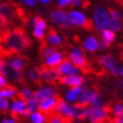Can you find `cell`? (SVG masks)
Listing matches in <instances>:
<instances>
[{
	"instance_id": "6da1fadb",
	"label": "cell",
	"mask_w": 123,
	"mask_h": 123,
	"mask_svg": "<svg viewBox=\"0 0 123 123\" xmlns=\"http://www.w3.org/2000/svg\"><path fill=\"white\" fill-rule=\"evenodd\" d=\"M32 46V40L22 27H14L0 34V57L9 58L21 54Z\"/></svg>"
},
{
	"instance_id": "7a4b0ae2",
	"label": "cell",
	"mask_w": 123,
	"mask_h": 123,
	"mask_svg": "<svg viewBox=\"0 0 123 123\" xmlns=\"http://www.w3.org/2000/svg\"><path fill=\"white\" fill-rule=\"evenodd\" d=\"M68 47L71 48V51L68 53L66 52V58H68L71 62L80 69L84 74L93 73V65H92L86 58L83 47H76L68 44Z\"/></svg>"
},
{
	"instance_id": "3957f363",
	"label": "cell",
	"mask_w": 123,
	"mask_h": 123,
	"mask_svg": "<svg viewBox=\"0 0 123 123\" xmlns=\"http://www.w3.org/2000/svg\"><path fill=\"white\" fill-rule=\"evenodd\" d=\"M112 112V107L107 104L102 107H92L86 108V119L90 123H103L107 122L109 114Z\"/></svg>"
},
{
	"instance_id": "277c9868",
	"label": "cell",
	"mask_w": 123,
	"mask_h": 123,
	"mask_svg": "<svg viewBox=\"0 0 123 123\" xmlns=\"http://www.w3.org/2000/svg\"><path fill=\"white\" fill-rule=\"evenodd\" d=\"M0 73L11 82L19 83V84H26L25 77L23 75V72L18 71L12 67L9 62H7L4 58L0 57Z\"/></svg>"
},
{
	"instance_id": "5b68a950",
	"label": "cell",
	"mask_w": 123,
	"mask_h": 123,
	"mask_svg": "<svg viewBox=\"0 0 123 123\" xmlns=\"http://www.w3.org/2000/svg\"><path fill=\"white\" fill-rule=\"evenodd\" d=\"M19 4L14 2L13 0H0V15L4 16L11 23H15L19 21L17 14V8Z\"/></svg>"
},
{
	"instance_id": "8992f818",
	"label": "cell",
	"mask_w": 123,
	"mask_h": 123,
	"mask_svg": "<svg viewBox=\"0 0 123 123\" xmlns=\"http://www.w3.org/2000/svg\"><path fill=\"white\" fill-rule=\"evenodd\" d=\"M95 62L103 67L106 71L110 72L114 76L119 75V70L117 68V63H116L115 57L111 54H106V55H100L95 58Z\"/></svg>"
},
{
	"instance_id": "52a82bcc",
	"label": "cell",
	"mask_w": 123,
	"mask_h": 123,
	"mask_svg": "<svg viewBox=\"0 0 123 123\" xmlns=\"http://www.w3.org/2000/svg\"><path fill=\"white\" fill-rule=\"evenodd\" d=\"M38 68H39L41 81L48 83V84H52V85H54L56 82H59L61 74L58 72V70L56 68L49 67L46 64H43V65L39 66Z\"/></svg>"
},
{
	"instance_id": "ba28073f",
	"label": "cell",
	"mask_w": 123,
	"mask_h": 123,
	"mask_svg": "<svg viewBox=\"0 0 123 123\" xmlns=\"http://www.w3.org/2000/svg\"><path fill=\"white\" fill-rule=\"evenodd\" d=\"M50 20L55 23L58 24L60 28L62 29H69L72 28L73 23L70 19L68 13H65L62 10H53L50 12Z\"/></svg>"
},
{
	"instance_id": "9c48e42d",
	"label": "cell",
	"mask_w": 123,
	"mask_h": 123,
	"mask_svg": "<svg viewBox=\"0 0 123 123\" xmlns=\"http://www.w3.org/2000/svg\"><path fill=\"white\" fill-rule=\"evenodd\" d=\"M68 15L70 17V19L72 21V23L76 26L82 27L83 29L87 30V31H92L94 28L93 25V21L91 19H87L85 17V15L83 13L79 11H69Z\"/></svg>"
},
{
	"instance_id": "30bf717a",
	"label": "cell",
	"mask_w": 123,
	"mask_h": 123,
	"mask_svg": "<svg viewBox=\"0 0 123 123\" xmlns=\"http://www.w3.org/2000/svg\"><path fill=\"white\" fill-rule=\"evenodd\" d=\"M94 21L96 30L98 32H102L107 27V24L109 22V15L103 7H100V6L96 7L94 11Z\"/></svg>"
},
{
	"instance_id": "8fae6325",
	"label": "cell",
	"mask_w": 123,
	"mask_h": 123,
	"mask_svg": "<svg viewBox=\"0 0 123 123\" xmlns=\"http://www.w3.org/2000/svg\"><path fill=\"white\" fill-rule=\"evenodd\" d=\"M32 25L34 26V30H33V36L39 40L42 41L44 40L45 37V29L47 28V24L46 21L41 18L40 16H33L32 18Z\"/></svg>"
},
{
	"instance_id": "7c38bea8",
	"label": "cell",
	"mask_w": 123,
	"mask_h": 123,
	"mask_svg": "<svg viewBox=\"0 0 123 123\" xmlns=\"http://www.w3.org/2000/svg\"><path fill=\"white\" fill-rule=\"evenodd\" d=\"M97 95H99V92H98L97 89H90V88L83 87V90L80 93V95H79L76 103L84 108H87L91 104L92 100H93Z\"/></svg>"
},
{
	"instance_id": "4fadbf2b",
	"label": "cell",
	"mask_w": 123,
	"mask_h": 123,
	"mask_svg": "<svg viewBox=\"0 0 123 123\" xmlns=\"http://www.w3.org/2000/svg\"><path fill=\"white\" fill-rule=\"evenodd\" d=\"M57 96L54 97H48L45 99H42L39 101L38 104V110L40 112L46 114L47 116L51 115L54 113V109H55V105H56V101H57Z\"/></svg>"
},
{
	"instance_id": "5bb4252c",
	"label": "cell",
	"mask_w": 123,
	"mask_h": 123,
	"mask_svg": "<svg viewBox=\"0 0 123 123\" xmlns=\"http://www.w3.org/2000/svg\"><path fill=\"white\" fill-rule=\"evenodd\" d=\"M56 69L61 75H77L79 73L78 68L71 63L68 58H64L62 62L56 67Z\"/></svg>"
},
{
	"instance_id": "9a60e30c",
	"label": "cell",
	"mask_w": 123,
	"mask_h": 123,
	"mask_svg": "<svg viewBox=\"0 0 123 123\" xmlns=\"http://www.w3.org/2000/svg\"><path fill=\"white\" fill-rule=\"evenodd\" d=\"M10 58V62L9 64L13 67L14 69L18 70V71H21L23 72L25 70V68L28 66L27 62L29 61V58L25 55H22V54H16L13 55V56L9 57Z\"/></svg>"
},
{
	"instance_id": "2e32d148",
	"label": "cell",
	"mask_w": 123,
	"mask_h": 123,
	"mask_svg": "<svg viewBox=\"0 0 123 123\" xmlns=\"http://www.w3.org/2000/svg\"><path fill=\"white\" fill-rule=\"evenodd\" d=\"M84 82H85L84 77L79 76V75H64L63 77H60V79H59L60 84L69 86L70 88L82 86V84Z\"/></svg>"
},
{
	"instance_id": "e0dca14e",
	"label": "cell",
	"mask_w": 123,
	"mask_h": 123,
	"mask_svg": "<svg viewBox=\"0 0 123 123\" xmlns=\"http://www.w3.org/2000/svg\"><path fill=\"white\" fill-rule=\"evenodd\" d=\"M12 103L9 106V111L10 114L12 115V117H18V116H21L23 111L25 110V101L20 99L19 97H14L12 99Z\"/></svg>"
},
{
	"instance_id": "ac0fdd59",
	"label": "cell",
	"mask_w": 123,
	"mask_h": 123,
	"mask_svg": "<svg viewBox=\"0 0 123 123\" xmlns=\"http://www.w3.org/2000/svg\"><path fill=\"white\" fill-rule=\"evenodd\" d=\"M40 46H39V59L41 61L46 60L50 55L53 53L57 52V47L54 46H49L47 40H42L40 41Z\"/></svg>"
},
{
	"instance_id": "d6986e66",
	"label": "cell",
	"mask_w": 123,
	"mask_h": 123,
	"mask_svg": "<svg viewBox=\"0 0 123 123\" xmlns=\"http://www.w3.org/2000/svg\"><path fill=\"white\" fill-rule=\"evenodd\" d=\"M56 95H57L56 91L52 87H50V86H45V87L41 86L38 90L33 92V97L35 99H37L38 101L45 99V98H48V97H54Z\"/></svg>"
},
{
	"instance_id": "ffe728a7",
	"label": "cell",
	"mask_w": 123,
	"mask_h": 123,
	"mask_svg": "<svg viewBox=\"0 0 123 123\" xmlns=\"http://www.w3.org/2000/svg\"><path fill=\"white\" fill-rule=\"evenodd\" d=\"M47 42L54 47H62L64 48L65 45H63L62 40H61L60 36L58 35L57 30L54 27H49L48 28V33H47Z\"/></svg>"
},
{
	"instance_id": "44dd1931",
	"label": "cell",
	"mask_w": 123,
	"mask_h": 123,
	"mask_svg": "<svg viewBox=\"0 0 123 123\" xmlns=\"http://www.w3.org/2000/svg\"><path fill=\"white\" fill-rule=\"evenodd\" d=\"M64 58H65V56H64L63 52H55L45 60V64L49 67H52V68H56L64 60Z\"/></svg>"
},
{
	"instance_id": "7402d4cb",
	"label": "cell",
	"mask_w": 123,
	"mask_h": 123,
	"mask_svg": "<svg viewBox=\"0 0 123 123\" xmlns=\"http://www.w3.org/2000/svg\"><path fill=\"white\" fill-rule=\"evenodd\" d=\"M83 90V87L82 86H78V87H73V88H70L69 90L66 91L65 93V100L69 103H76L77 99L80 93Z\"/></svg>"
},
{
	"instance_id": "603a6c76",
	"label": "cell",
	"mask_w": 123,
	"mask_h": 123,
	"mask_svg": "<svg viewBox=\"0 0 123 123\" xmlns=\"http://www.w3.org/2000/svg\"><path fill=\"white\" fill-rule=\"evenodd\" d=\"M17 96L16 87L13 85L7 84L4 87L0 89V98H5V99H13Z\"/></svg>"
},
{
	"instance_id": "cb8c5ba5",
	"label": "cell",
	"mask_w": 123,
	"mask_h": 123,
	"mask_svg": "<svg viewBox=\"0 0 123 123\" xmlns=\"http://www.w3.org/2000/svg\"><path fill=\"white\" fill-rule=\"evenodd\" d=\"M82 47L84 49H86L87 51L93 53L99 49V43H98V40L94 37V36H89V37H87L84 40Z\"/></svg>"
},
{
	"instance_id": "d4e9b609",
	"label": "cell",
	"mask_w": 123,
	"mask_h": 123,
	"mask_svg": "<svg viewBox=\"0 0 123 123\" xmlns=\"http://www.w3.org/2000/svg\"><path fill=\"white\" fill-rule=\"evenodd\" d=\"M115 33L108 29H104L101 33V41L105 46V48H109L115 41Z\"/></svg>"
},
{
	"instance_id": "484cf974",
	"label": "cell",
	"mask_w": 123,
	"mask_h": 123,
	"mask_svg": "<svg viewBox=\"0 0 123 123\" xmlns=\"http://www.w3.org/2000/svg\"><path fill=\"white\" fill-rule=\"evenodd\" d=\"M29 118H30L31 123H47L48 121V116L44 113L40 112L39 110L30 113Z\"/></svg>"
},
{
	"instance_id": "4316f807",
	"label": "cell",
	"mask_w": 123,
	"mask_h": 123,
	"mask_svg": "<svg viewBox=\"0 0 123 123\" xmlns=\"http://www.w3.org/2000/svg\"><path fill=\"white\" fill-rule=\"evenodd\" d=\"M27 77H28L34 84L39 85V86L42 85L41 78H40V73H39V68H38V67H33L32 69H30V70L27 72Z\"/></svg>"
},
{
	"instance_id": "83f0119b",
	"label": "cell",
	"mask_w": 123,
	"mask_h": 123,
	"mask_svg": "<svg viewBox=\"0 0 123 123\" xmlns=\"http://www.w3.org/2000/svg\"><path fill=\"white\" fill-rule=\"evenodd\" d=\"M38 104H39V101L37 99H35L34 97L29 98V99L25 100V110L28 111L29 113L37 111L38 110Z\"/></svg>"
},
{
	"instance_id": "f1b7e54d",
	"label": "cell",
	"mask_w": 123,
	"mask_h": 123,
	"mask_svg": "<svg viewBox=\"0 0 123 123\" xmlns=\"http://www.w3.org/2000/svg\"><path fill=\"white\" fill-rule=\"evenodd\" d=\"M17 97H19L22 100H27L29 98L33 97V91L30 89L29 87H26V86H23V87L17 92Z\"/></svg>"
},
{
	"instance_id": "f546056e",
	"label": "cell",
	"mask_w": 123,
	"mask_h": 123,
	"mask_svg": "<svg viewBox=\"0 0 123 123\" xmlns=\"http://www.w3.org/2000/svg\"><path fill=\"white\" fill-rule=\"evenodd\" d=\"M14 24L11 23L8 19H6V18L2 15H0V34L7 31V30H9L11 27H13Z\"/></svg>"
},
{
	"instance_id": "4dcf8cb0",
	"label": "cell",
	"mask_w": 123,
	"mask_h": 123,
	"mask_svg": "<svg viewBox=\"0 0 123 123\" xmlns=\"http://www.w3.org/2000/svg\"><path fill=\"white\" fill-rule=\"evenodd\" d=\"M67 121H68V119L64 118L63 116H61V115H59L57 113H53V114L48 116L47 123H66Z\"/></svg>"
},
{
	"instance_id": "1f68e13d",
	"label": "cell",
	"mask_w": 123,
	"mask_h": 123,
	"mask_svg": "<svg viewBox=\"0 0 123 123\" xmlns=\"http://www.w3.org/2000/svg\"><path fill=\"white\" fill-rule=\"evenodd\" d=\"M107 28H108V30H110V31H112V32H117L121 29V24H120L119 20L113 19L112 18L111 20H109V22L107 24Z\"/></svg>"
},
{
	"instance_id": "d6a6232c",
	"label": "cell",
	"mask_w": 123,
	"mask_h": 123,
	"mask_svg": "<svg viewBox=\"0 0 123 123\" xmlns=\"http://www.w3.org/2000/svg\"><path fill=\"white\" fill-rule=\"evenodd\" d=\"M112 113L114 117H120L123 116V104L122 102H117L112 108Z\"/></svg>"
},
{
	"instance_id": "836d02e7",
	"label": "cell",
	"mask_w": 123,
	"mask_h": 123,
	"mask_svg": "<svg viewBox=\"0 0 123 123\" xmlns=\"http://www.w3.org/2000/svg\"><path fill=\"white\" fill-rule=\"evenodd\" d=\"M9 109V101L5 98H0V114L6 113Z\"/></svg>"
},
{
	"instance_id": "e575fe53",
	"label": "cell",
	"mask_w": 123,
	"mask_h": 123,
	"mask_svg": "<svg viewBox=\"0 0 123 123\" xmlns=\"http://www.w3.org/2000/svg\"><path fill=\"white\" fill-rule=\"evenodd\" d=\"M108 12H109L110 16H111L113 19H117V20L123 19V17H122V15L120 14V12H118L117 10L114 9V8H108Z\"/></svg>"
},
{
	"instance_id": "d590c367",
	"label": "cell",
	"mask_w": 123,
	"mask_h": 123,
	"mask_svg": "<svg viewBox=\"0 0 123 123\" xmlns=\"http://www.w3.org/2000/svg\"><path fill=\"white\" fill-rule=\"evenodd\" d=\"M74 0H58V7L59 8H64L66 6H69L73 3Z\"/></svg>"
},
{
	"instance_id": "8d00e7d4",
	"label": "cell",
	"mask_w": 123,
	"mask_h": 123,
	"mask_svg": "<svg viewBox=\"0 0 123 123\" xmlns=\"http://www.w3.org/2000/svg\"><path fill=\"white\" fill-rule=\"evenodd\" d=\"M20 2L26 4L28 6H35L36 4H37L38 0H20Z\"/></svg>"
},
{
	"instance_id": "74e56055",
	"label": "cell",
	"mask_w": 123,
	"mask_h": 123,
	"mask_svg": "<svg viewBox=\"0 0 123 123\" xmlns=\"http://www.w3.org/2000/svg\"><path fill=\"white\" fill-rule=\"evenodd\" d=\"M1 123H17V119L15 117H10V118H4L1 120Z\"/></svg>"
},
{
	"instance_id": "f35d334b",
	"label": "cell",
	"mask_w": 123,
	"mask_h": 123,
	"mask_svg": "<svg viewBox=\"0 0 123 123\" xmlns=\"http://www.w3.org/2000/svg\"><path fill=\"white\" fill-rule=\"evenodd\" d=\"M120 47H121V52H120V59H121V61H123V41H122V43L120 44Z\"/></svg>"
},
{
	"instance_id": "ab89813d",
	"label": "cell",
	"mask_w": 123,
	"mask_h": 123,
	"mask_svg": "<svg viewBox=\"0 0 123 123\" xmlns=\"http://www.w3.org/2000/svg\"><path fill=\"white\" fill-rule=\"evenodd\" d=\"M40 1L42 3H44V4H48L49 2H50V0H40Z\"/></svg>"
},
{
	"instance_id": "60d3db41",
	"label": "cell",
	"mask_w": 123,
	"mask_h": 123,
	"mask_svg": "<svg viewBox=\"0 0 123 123\" xmlns=\"http://www.w3.org/2000/svg\"><path fill=\"white\" fill-rule=\"evenodd\" d=\"M119 75H121L123 77V67H121L120 70H119Z\"/></svg>"
},
{
	"instance_id": "b9f144b4",
	"label": "cell",
	"mask_w": 123,
	"mask_h": 123,
	"mask_svg": "<svg viewBox=\"0 0 123 123\" xmlns=\"http://www.w3.org/2000/svg\"><path fill=\"white\" fill-rule=\"evenodd\" d=\"M66 123H73V121H70V120H68V121H67Z\"/></svg>"
},
{
	"instance_id": "7bdbcfd3",
	"label": "cell",
	"mask_w": 123,
	"mask_h": 123,
	"mask_svg": "<svg viewBox=\"0 0 123 123\" xmlns=\"http://www.w3.org/2000/svg\"><path fill=\"white\" fill-rule=\"evenodd\" d=\"M103 123H106V122H103Z\"/></svg>"
},
{
	"instance_id": "ee69618b",
	"label": "cell",
	"mask_w": 123,
	"mask_h": 123,
	"mask_svg": "<svg viewBox=\"0 0 123 123\" xmlns=\"http://www.w3.org/2000/svg\"><path fill=\"white\" fill-rule=\"evenodd\" d=\"M0 89H1V88H0Z\"/></svg>"
}]
</instances>
